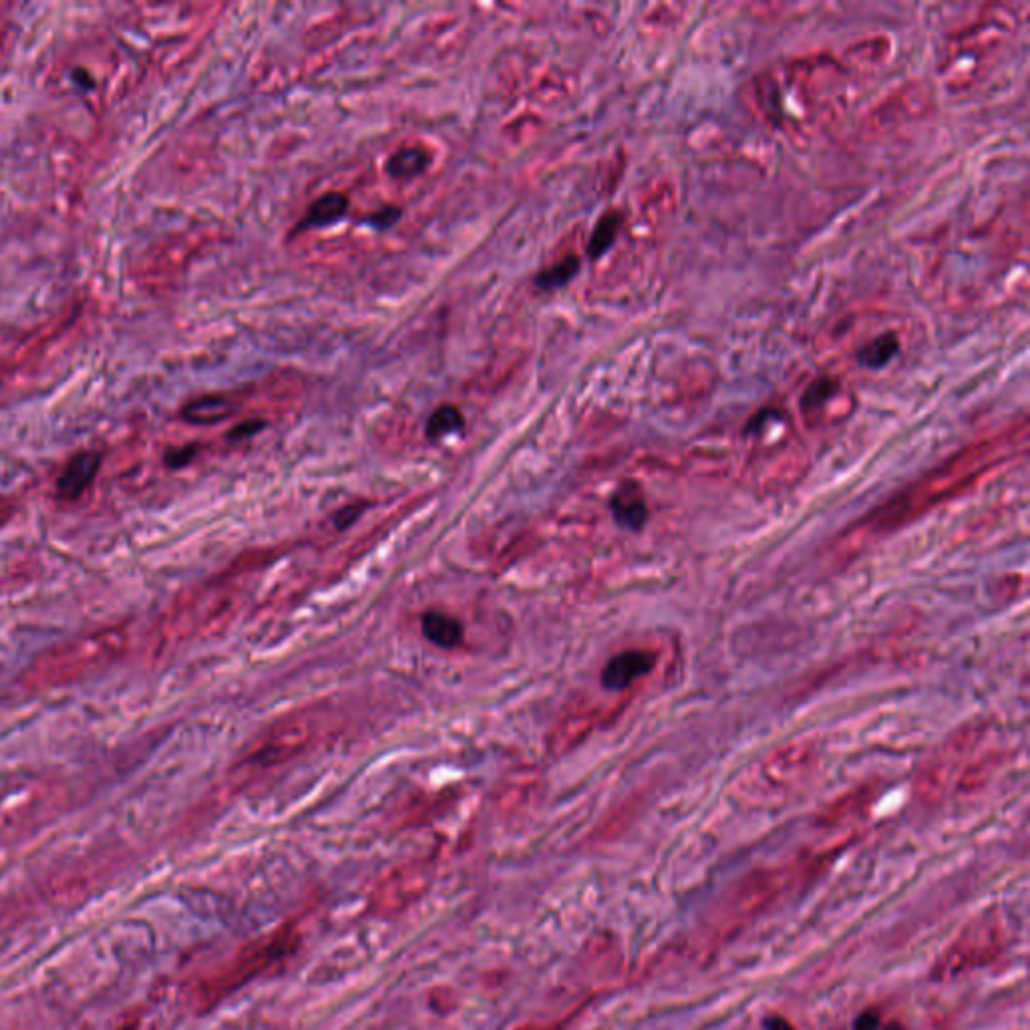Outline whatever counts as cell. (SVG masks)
<instances>
[{"mask_svg":"<svg viewBox=\"0 0 1030 1030\" xmlns=\"http://www.w3.org/2000/svg\"><path fill=\"white\" fill-rule=\"evenodd\" d=\"M843 79L845 69L827 55L799 59L753 79V109L781 131L805 133L829 115V97Z\"/></svg>","mask_w":1030,"mask_h":1030,"instance_id":"obj_1","label":"cell"},{"mask_svg":"<svg viewBox=\"0 0 1030 1030\" xmlns=\"http://www.w3.org/2000/svg\"><path fill=\"white\" fill-rule=\"evenodd\" d=\"M298 946V932L290 926L280 928L278 932L270 934L268 938L258 940L248 952H242L232 964L234 968L224 972L220 978V990L222 994H228L230 990H236L242 986L248 978H254L262 972H266L272 964L282 962L294 948Z\"/></svg>","mask_w":1030,"mask_h":1030,"instance_id":"obj_5","label":"cell"},{"mask_svg":"<svg viewBox=\"0 0 1030 1030\" xmlns=\"http://www.w3.org/2000/svg\"><path fill=\"white\" fill-rule=\"evenodd\" d=\"M236 401L226 395H204L190 401L182 409V419L190 425H216L230 419L236 413Z\"/></svg>","mask_w":1030,"mask_h":1030,"instance_id":"obj_10","label":"cell"},{"mask_svg":"<svg viewBox=\"0 0 1030 1030\" xmlns=\"http://www.w3.org/2000/svg\"><path fill=\"white\" fill-rule=\"evenodd\" d=\"M264 429V421L260 419H254V421H246V423H240L238 427H234L230 433H228V439L230 441H244V439H250L252 435H256L258 431Z\"/></svg>","mask_w":1030,"mask_h":1030,"instance_id":"obj_18","label":"cell"},{"mask_svg":"<svg viewBox=\"0 0 1030 1030\" xmlns=\"http://www.w3.org/2000/svg\"><path fill=\"white\" fill-rule=\"evenodd\" d=\"M1026 427L1016 433V429H1010L1002 433L1000 437H994L990 441H980L958 455L950 457L944 465H940L936 471H932L928 477L916 481L912 487L904 489L898 497H894L890 503H886L882 509L872 513L864 526H857V530L880 532L886 534L902 522H910L916 515L930 509L934 503L952 497L962 487L970 485L974 479H978L982 473L992 471L998 467L1006 457H1010L1016 449V441L1024 439Z\"/></svg>","mask_w":1030,"mask_h":1030,"instance_id":"obj_2","label":"cell"},{"mask_svg":"<svg viewBox=\"0 0 1030 1030\" xmlns=\"http://www.w3.org/2000/svg\"><path fill=\"white\" fill-rule=\"evenodd\" d=\"M904 353V334L896 326H888L866 336L853 351V361L864 371H884Z\"/></svg>","mask_w":1030,"mask_h":1030,"instance_id":"obj_6","label":"cell"},{"mask_svg":"<svg viewBox=\"0 0 1030 1030\" xmlns=\"http://www.w3.org/2000/svg\"><path fill=\"white\" fill-rule=\"evenodd\" d=\"M578 270H580V258L576 254H570L564 260H560L558 264L540 272L536 278V284L542 290H554V288L568 284L578 274Z\"/></svg>","mask_w":1030,"mask_h":1030,"instance_id":"obj_17","label":"cell"},{"mask_svg":"<svg viewBox=\"0 0 1030 1030\" xmlns=\"http://www.w3.org/2000/svg\"><path fill=\"white\" fill-rule=\"evenodd\" d=\"M347 210H349V198L345 194H338V192L326 194L310 206V210L306 212L298 230H312V228H324L328 224H334L347 214Z\"/></svg>","mask_w":1030,"mask_h":1030,"instance_id":"obj_12","label":"cell"},{"mask_svg":"<svg viewBox=\"0 0 1030 1030\" xmlns=\"http://www.w3.org/2000/svg\"><path fill=\"white\" fill-rule=\"evenodd\" d=\"M612 511L618 524L630 530H638L646 520V501L642 489L632 481L620 485L612 497Z\"/></svg>","mask_w":1030,"mask_h":1030,"instance_id":"obj_11","label":"cell"},{"mask_svg":"<svg viewBox=\"0 0 1030 1030\" xmlns=\"http://www.w3.org/2000/svg\"><path fill=\"white\" fill-rule=\"evenodd\" d=\"M427 163H429V159H427V153L423 149H417V147L401 149V151H397L395 155L389 157V161H387V174L391 178H395V180L415 178L427 167Z\"/></svg>","mask_w":1030,"mask_h":1030,"instance_id":"obj_15","label":"cell"},{"mask_svg":"<svg viewBox=\"0 0 1030 1030\" xmlns=\"http://www.w3.org/2000/svg\"><path fill=\"white\" fill-rule=\"evenodd\" d=\"M194 455H196V447H192V445H190V447H180V449H171V451L165 455V463H167L169 467L178 469V467L188 465V463L194 459Z\"/></svg>","mask_w":1030,"mask_h":1030,"instance_id":"obj_19","label":"cell"},{"mask_svg":"<svg viewBox=\"0 0 1030 1030\" xmlns=\"http://www.w3.org/2000/svg\"><path fill=\"white\" fill-rule=\"evenodd\" d=\"M1010 29L1012 23H1004V19H998V15H986V19H980L974 27L954 39V49L950 51L946 63L948 87H970L980 75V67H984L988 59L1002 47Z\"/></svg>","mask_w":1030,"mask_h":1030,"instance_id":"obj_3","label":"cell"},{"mask_svg":"<svg viewBox=\"0 0 1030 1030\" xmlns=\"http://www.w3.org/2000/svg\"><path fill=\"white\" fill-rule=\"evenodd\" d=\"M878 1022H880L878 1014H874V1012H866V1014H862L860 1018H857V1022H855V1030H874V1028L878 1026Z\"/></svg>","mask_w":1030,"mask_h":1030,"instance_id":"obj_21","label":"cell"},{"mask_svg":"<svg viewBox=\"0 0 1030 1030\" xmlns=\"http://www.w3.org/2000/svg\"><path fill=\"white\" fill-rule=\"evenodd\" d=\"M423 634L427 640H431L433 644H437L441 648H455L461 642L463 626L455 618H451L443 612L431 610L423 616Z\"/></svg>","mask_w":1030,"mask_h":1030,"instance_id":"obj_13","label":"cell"},{"mask_svg":"<svg viewBox=\"0 0 1030 1030\" xmlns=\"http://www.w3.org/2000/svg\"><path fill=\"white\" fill-rule=\"evenodd\" d=\"M855 407V397L849 387L833 377L819 375L805 389L799 399L803 421L811 429L831 427L845 421Z\"/></svg>","mask_w":1030,"mask_h":1030,"instance_id":"obj_4","label":"cell"},{"mask_svg":"<svg viewBox=\"0 0 1030 1030\" xmlns=\"http://www.w3.org/2000/svg\"><path fill=\"white\" fill-rule=\"evenodd\" d=\"M622 222H624V214L620 210H608L598 220V224H596V228L592 232L590 244H588L590 258L596 260V258H600L602 254H606L612 248V244H614V240H616V236L620 232Z\"/></svg>","mask_w":1030,"mask_h":1030,"instance_id":"obj_14","label":"cell"},{"mask_svg":"<svg viewBox=\"0 0 1030 1030\" xmlns=\"http://www.w3.org/2000/svg\"><path fill=\"white\" fill-rule=\"evenodd\" d=\"M399 218H401V210L399 208H385V210L377 212L375 216H371L369 222L375 228H389V226H395V222Z\"/></svg>","mask_w":1030,"mask_h":1030,"instance_id":"obj_20","label":"cell"},{"mask_svg":"<svg viewBox=\"0 0 1030 1030\" xmlns=\"http://www.w3.org/2000/svg\"><path fill=\"white\" fill-rule=\"evenodd\" d=\"M656 664V654L648 650H626L610 658L602 670V684L608 691H624L638 678L646 676Z\"/></svg>","mask_w":1030,"mask_h":1030,"instance_id":"obj_8","label":"cell"},{"mask_svg":"<svg viewBox=\"0 0 1030 1030\" xmlns=\"http://www.w3.org/2000/svg\"><path fill=\"white\" fill-rule=\"evenodd\" d=\"M461 429H463V415H461V411L457 407H453V405H443V407H439L431 415V419L427 423V437L431 441H439V439H443V437H447L451 433H457Z\"/></svg>","mask_w":1030,"mask_h":1030,"instance_id":"obj_16","label":"cell"},{"mask_svg":"<svg viewBox=\"0 0 1030 1030\" xmlns=\"http://www.w3.org/2000/svg\"><path fill=\"white\" fill-rule=\"evenodd\" d=\"M101 453L81 451L73 455L57 481V491L65 499H77L95 479L101 467Z\"/></svg>","mask_w":1030,"mask_h":1030,"instance_id":"obj_9","label":"cell"},{"mask_svg":"<svg viewBox=\"0 0 1030 1030\" xmlns=\"http://www.w3.org/2000/svg\"><path fill=\"white\" fill-rule=\"evenodd\" d=\"M427 888V876L423 872L391 876L371 898L375 914L389 916L403 912L409 904L417 902Z\"/></svg>","mask_w":1030,"mask_h":1030,"instance_id":"obj_7","label":"cell"}]
</instances>
